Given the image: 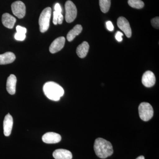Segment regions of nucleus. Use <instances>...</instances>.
Returning <instances> with one entry per match:
<instances>
[{
	"label": "nucleus",
	"instance_id": "obj_4",
	"mask_svg": "<svg viewBox=\"0 0 159 159\" xmlns=\"http://www.w3.org/2000/svg\"><path fill=\"white\" fill-rule=\"evenodd\" d=\"M139 111L140 118L143 121H149L153 117V108L148 102H142L139 105Z\"/></svg>",
	"mask_w": 159,
	"mask_h": 159
},
{
	"label": "nucleus",
	"instance_id": "obj_6",
	"mask_svg": "<svg viewBox=\"0 0 159 159\" xmlns=\"http://www.w3.org/2000/svg\"><path fill=\"white\" fill-rule=\"evenodd\" d=\"M11 11L15 16L19 19L23 18L26 14V7L21 1H16L11 4Z\"/></svg>",
	"mask_w": 159,
	"mask_h": 159
},
{
	"label": "nucleus",
	"instance_id": "obj_24",
	"mask_svg": "<svg viewBox=\"0 0 159 159\" xmlns=\"http://www.w3.org/2000/svg\"><path fill=\"white\" fill-rule=\"evenodd\" d=\"M123 34H122V32L120 31H117L116 34V38L117 40L119 42L122 41V36Z\"/></svg>",
	"mask_w": 159,
	"mask_h": 159
},
{
	"label": "nucleus",
	"instance_id": "obj_9",
	"mask_svg": "<svg viewBox=\"0 0 159 159\" xmlns=\"http://www.w3.org/2000/svg\"><path fill=\"white\" fill-rule=\"evenodd\" d=\"M156 82V77L154 74L150 71H147L143 74L142 77V83L146 87L153 86Z\"/></svg>",
	"mask_w": 159,
	"mask_h": 159
},
{
	"label": "nucleus",
	"instance_id": "obj_19",
	"mask_svg": "<svg viewBox=\"0 0 159 159\" xmlns=\"http://www.w3.org/2000/svg\"><path fill=\"white\" fill-rule=\"evenodd\" d=\"M129 5L132 8L141 9L144 6V3L141 0H128Z\"/></svg>",
	"mask_w": 159,
	"mask_h": 159
},
{
	"label": "nucleus",
	"instance_id": "obj_7",
	"mask_svg": "<svg viewBox=\"0 0 159 159\" xmlns=\"http://www.w3.org/2000/svg\"><path fill=\"white\" fill-rule=\"evenodd\" d=\"M117 25L119 29L125 33L127 38H130L132 35V31L129 22L125 17H119L117 20Z\"/></svg>",
	"mask_w": 159,
	"mask_h": 159
},
{
	"label": "nucleus",
	"instance_id": "obj_23",
	"mask_svg": "<svg viewBox=\"0 0 159 159\" xmlns=\"http://www.w3.org/2000/svg\"><path fill=\"white\" fill-rule=\"evenodd\" d=\"M59 14L60 13H57L55 11H54L53 12V23L54 25H56L57 24V19H58V16Z\"/></svg>",
	"mask_w": 159,
	"mask_h": 159
},
{
	"label": "nucleus",
	"instance_id": "obj_22",
	"mask_svg": "<svg viewBox=\"0 0 159 159\" xmlns=\"http://www.w3.org/2000/svg\"><path fill=\"white\" fill-rule=\"evenodd\" d=\"M16 30L17 32H18V33L26 34V32H27V29H26V28H25V27H21V26H16Z\"/></svg>",
	"mask_w": 159,
	"mask_h": 159
},
{
	"label": "nucleus",
	"instance_id": "obj_8",
	"mask_svg": "<svg viewBox=\"0 0 159 159\" xmlns=\"http://www.w3.org/2000/svg\"><path fill=\"white\" fill-rule=\"evenodd\" d=\"M66 39L65 37H60L56 39L49 48V51L52 54L57 53L63 48L65 44Z\"/></svg>",
	"mask_w": 159,
	"mask_h": 159
},
{
	"label": "nucleus",
	"instance_id": "obj_3",
	"mask_svg": "<svg viewBox=\"0 0 159 159\" xmlns=\"http://www.w3.org/2000/svg\"><path fill=\"white\" fill-rule=\"evenodd\" d=\"M51 15V9L50 7H47L42 11L39 20L40 31L42 33L46 32L48 29Z\"/></svg>",
	"mask_w": 159,
	"mask_h": 159
},
{
	"label": "nucleus",
	"instance_id": "obj_20",
	"mask_svg": "<svg viewBox=\"0 0 159 159\" xmlns=\"http://www.w3.org/2000/svg\"><path fill=\"white\" fill-rule=\"evenodd\" d=\"M152 25L154 28L156 29H159V18L156 17L152 19L151 20Z\"/></svg>",
	"mask_w": 159,
	"mask_h": 159
},
{
	"label": "nucleus",
	"instance_id": "obj_11",
	"mask_svg": "<svg viewBox=\"0 0 159 159\" xmlns=\"http://www.w3.org/2000/svg\"><path fill=\"white\" fill-rule=\"evenodd\" d=\"M13 118L10 114H8L5 117L3 122V129L4 135L6 137L11 134L12 126H13Z\"/></svg>",
	"mask_w": 159,
	"mask_h": 159
},
{
	"label": "nucleus",
	"instance_id": "obj_13",
	"mask_svg": "<svg viewBox=\"0 0 159 159\" xmlns=\"http://www.w3.org/2000/svg\"><path fill=\"white\" fill-rule=\"evenodd\" d=\"M16 19L8 13H5L2 16V23L3 25L9 29H13Z\"/></svg>",
	"mask_w": 159,
	"mask_h": 159
},
{
	"label": "nucleus",
	"instance_id": "obj_18",
	"mask_svg": "<svg viewBox=\"0 0 159 159\" xmlns=\"http://www.w3.org/2000/svg\"><path fill=\"white\" fill-rule=\"evenodd\" d=\"M99 4L101 11L107 13L110 8L111 0H99Z\"/></svg>",
	"mask_w": 159,
	"mask_h": 159
},
{
	"label": "nucleus",
	"instance_id": "obj_25",
	"mask_svg": "<svg viewBox=\"0 0 159 159\" xmlns=\"http://www.w3.org/2000/svg\"><path fill=\"white\" fill-rule=\"evenodd\" d=\"M107 28L109 31H113L114 28L112 23L110 21H108L106 22Z\"/></svg>",
	"mask_w": 159,
	"mask_h": 159
},
{
	"label": "nucleus",
	"instance_id": "obj_27",
	"mask_svg": "<svg viewBox=\"0 0 159 159\" xmlns=\"http://www.w3.org/2000/svg\"><path fill=\"white\" fill-rule=\"evenodd\" d=\"M63 20V16L61 13L58 14V19H57V24L59 25H61L62 23Z\"/></svg>",
	"mask_w": 159,
	"mask_h": 159
},
{
	"label": "nucleus",
	"instance_id": "obj_5",
	"mask_svg": "<svg viewBox=\"0 0 159 159\" xmlns=\"http://www.w3.org/2000/svg\"><path fill=\"white\" fill-rule=\"evenodd\" d=\"M66 21L70 23L74 21L77 16V9L74 3L67 1L65 4Z\"/></svg>",
	"mask_w": 159,
	"mask_h": 159
},
{
	"label": "nucleus",
	"instance_id": "obj_14",
	"mask_svg": "<svg viewBox=\"0 0 159 159\" xmlns=\"http://www.w3.org/2000/svg\"><path fill=\"white\" fill-rule=\"evenodd\" d=\"M53 156L55 159H72L73 155L70 151L64 149H57L54 151Z\"/></svg>",
	"mask_w": 159,
	"mask_h": 159
},
{
	"label": "nucleus",
	"instance_id": "obj_28",
	"mask_svg": "<svg viewBox=\"0 0 159 159\" xmlns=\"http://www.w3.org/2000/svg\"><path fill=\"white\" fill-rule=\"evenodd\" d=\"M136 159H145V157H144L143 156H141L138 157Z\"/></svg>",
	"mask_w": 159,
	"mask_h": 159
},
{
	"label": "nucleus",
	"instance_id": "obj_12",
	"mask_svg": "<svg viewBox=\"0 0 159 159\" xmlns=\"http://www.w3.org/2000/svg\"><path fill=\"white\" fill-rule=\"evenodd\" d=\"M16 77L13 74H11L7 79L6 89L10 95H14L16 93Z\"/></svg>",
	"mask_w": 159,
	"mask_h": 159
},
{
	"label": "nucleus",
	"instance_id": "obj_2",
	"mask_svg": "<svg viewBox=\"0 0 159 159\" xmlns=\"http://www.w3.org/2000/svg\"><path fill=\"white\" fill-rule=\"evenodd\" d=\"M43 90L46 97L53 101H58L64 94L63 89L59 84L52 81L45 84Z\"/></svg>",
	"mask_w": 159,
	"mask_h": 159
},
{
	"label": "nucleus",
	"instance_id": "obj_17",
	"mask_svg": "<svg viewBox=\"0 0 159 159\" xmlns=\"http://www.w3.org/2000/svg\"><path fill=\"white\" fill-rule=\"evenodd\" d=\"M82 31L81 25H77L72 30L69 31L67 35V39L69 42H71L77 35H79Z\"/></svg>",
	"mask_w": 159,
	"mask_h": 159
},
{
	"label": "nucleus",
	"instance_id": "obj_26",
	"mask_svg": "<svg viewBox=\"0 0 159 159\" xmlns=\"http://www.w3.org/2000/svg\"><path fill=\"white\" fill-rule=\"evenodd\" d=\"M54 10H55L54 11H56L57 13H61L62 10H61V7L60 5L59 4L56 3V4H55V6H54Z\"/></svg>",
	"mask_w": 159,
	"mask_h": 159
},
{
	"label": "nucleus",
	"instance_id": "obj_10",
	"mask_svg": "<svg viewBox=\"0 0 159 159\" xmlns=\"http://www.w3.org/2000/svg\"><path fill=\"white\" fill-rule=\"evenodd\" d=\"M61 138L59 134L54 132L47 133L42 137L43 142L47 144H55L61 140Z\"/></svg>",
	"mask_w": 159,
	"mask_h": 159
},
{
	"label": "nucleus",
	"instance_id": "obj_1",
	"mask_svg": "<svg viewBox=\"0 0 159 159\" xmlns=\"http://www.w3.org/2000/svg\"><path fill=\"white\" fill-rule=\"evenodd\" d=\"M94 149L97 157L101 159H105L113 153L111 144L102 138H98L95 140Z\"/></svg>",
	"mask_w": 159,
	"mask_h": 159
},
{
	"label": "nucleus",
	"instance_id": "obj_21",
	"mask_svg": "<svg viewBox=\"0 0 159 159\" xmlns=\"http://www.w3.org/2000/svg\"><path fill=\"white\" fill-rule=\"evenodd\" d=\"M26 38L25 34H22V33H18L16 32L15 34V39L18 41H22L25 39Z\"/></svg>",
	"mask_w": 159,
	"mask_h": 159
},
{
	"label": "nucleus",
	"instance_id": "obj_16",
	"mask_svg": "<svg viewBox=\"0 0 159 159\" xmlns=\"http://www.w3.org/2000/svg\"><path fill=\"white\" fill-rule=\"evenodd\" d=\"M89 48V45L87 42H83L77 47V54L80 58H84L88 54Z\"/></svg>",
	"mask_w": 159,
	"mask_h": 159
},
{
	"label": "nucleus",
	"instance_id": "obj_15",
	"mask_svg": "<svg viewBox=\"0 0 159 159\" xmlns=\"http://www.w3.org/2000/svg\"><path fill=\"white\" fill-rule=\"evenodd\" d=\"M16 56L12 52H7L0 54V65H6L14 61Z\"/></svg>",
	"mask_w": 159,
	"mask_h": 159
}]
</instances>
